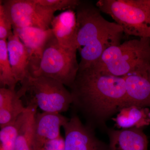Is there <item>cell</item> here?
Returning a JSON list of instances; mask_svg holds the SVG:
<instances>
[{"instance_id":"cell-9","label":"cell","mask_w":150,"mask_h":150,"mask_svg":"<svg viewBox=\"0 0 150 150\" xmlns=\"http://www.w3.org/2000/svg\"><path fill=\"white\" fill-rule=\"evenodd\" d=\"M30 55V73L32 75L38 69L43 50L48 40L53 35L51 28L43 30L35 27L13 28Z\"/></svg>"},{"instance_id":"cell-3","label":"cell","mask_w":150,"mask_h":150,"mask_svg":"<svg viewBox=\"0 0 150 150\" xmlns=\"http://www.w3.org/2000/svg\"><path fill=\"white\" fill-rule=\"evenodd\" d=\"M149 67L150 39L142 38L107 48L91 68L103 74L124 77Z\"/></svg>"},{"instance_id":"cell-12","label":"cell","mask_w":150,"mask_h":150,"mask_svg":"<svg viewBox=\"0 0 150 150\" xmlns=\"http://www.w3.org/2000/svg\"><path fill=\"white\" fill-rule=\"evenodd\" d=\"M51 26L54 36L61 46L77 51L76 12L68 10L54 16Z\"/></svg>"},{"instance_id":"cell-23","label":"cell","mask_w":150,"mask_h":150,"mask_svg":"<svg viewBox=\"0 0 150 150\" xmlns=\"http://www.w3.org/2000/svg\"><path fill=\"white\" fill-rule=\"evenodd\" d=\"M149 118H150V110L149 112Z\"/></svg>"},{"instance_id":"cell-21","label":"cell","mask_w":150,"mask_h":150,"mask_svg":"<svg viewBox=\"0 0 150 150\" xmlns=\"http://www.w3.org/2000/svg\"><path fill=\"white\" fill-rule=\"evenodd\" d=\"M13 24L2 4H0V40H7L13 33Z\"/></svg>"},{"instance_id":"cell-7","label":"cell","mask_w":150,"mask_h":150,"mask_svg":"<svg viewBox=\"0 0 150 150\" xmlns=\"http://www.w3.org/2000/svg\"><path fill=\"white\" fill-rule=\"evenodd\" d=\"M13 24V28L35 27L50 29L54 13L36 0L1 1Z\"/></svg>"},{"instance_id":"cell-17","label":"cell","mask_w":150,"mask_h":150,"mask_svg":"<svg viewBox=\"0 0 150 150\" xmlns=\"http://www.w3.org/2000/svg\"><path fill=\"white\" fill-rule=\"evenodd\" d=\"M29 107L27 116L19 131L15 150H35L34 140V120L37 108Z\"/></svg>"},{"instance_id":"cell-4","label":"cell","mask_w":150,"mask_h":150,"mask_svg":"<svg viewBox=\"0 0 150 150\" xmlns=\"http://www.w3.org/2000/svg\"><path fill=\"white\" fill-rule=\"evenodd\" d=\"M17 91L21 98H25L27 106L39 108L43 112H66L73 103L70 91L59 81L45 76L28 75L20 83Z\"/></svg>"},{"instance_id":"cell-20","label":"cell","mask_w":150,"mask_h":150,"mask_svg":"<svg viewBox=\"0 0 150 150\" xmlns=\"http://www.w3.org/2000/svg\"><path fill=\"white\" fill-rule=\"evenodd\" d=\"M37 1L55 12L64 10H76L81 1L79 0H36Z\"/></svg>"},{"instance_id":"cell-16","label":"cell","mask_w":150,"mask_h":150,"mask_svg":"<svg viewBox=\"0 0 150 150\" xmlns=\"http://www.w3.org/2000/svg\"><path fill=\"white\" fill-rule=\"evenodd\" d=\"M149 111L148 108L131 105L121 108L116 117L112 119L118 128L142 129L150 124Z\"/></svg>"},{"instance_id":"cell-6","label":"cell","mask_w":150,"mask_h":150,"mask_svg":"<svg viewBox=\"0 0 150 150\" xmlns=\"http://www.w3.org/2000/svg\"><path fill=\"white\" fill-rule=\"evenodd\" d=\"M76 52L62 47L53 35L46 43L38 69L30 75L52 78L70 88L79 69Z\"/></svg>"},{"instance_id":"cell-1","label":"cell","mask_w":150,"mask_h":150,"mask_svg":"<svg viewBox=\"0 0 150 150\" xmlns=\"http://www.w3.org/2000/svg\"><path fill=\"white\" fill-rule=\"evenodd\" d=\"M69 88L74 107L94 128L105 129L107 121L126 102L124 78L103 74L91 68L79 71Z\"/></svg>"},{"instance_id":"cell-15","label":"cell","mask_w":150,"mask_h":150,"mask_svg":"<svg viewBox=\"0 0 150 150\" xmlns=\"http://www.w3.org/2000/svg\"><path fill=\"white\" fill-rule=\"evenodd\" d=\"M28 110L16 90L0 88V127L9 124Z\"/></svg>"},{"instance_id":"cell-22","label":"cell","mask_w":150,"mask_h":150,"mask_svg":"<svg viewBox=\"0 0 150 150\" xmlns=\"http://www.w3.org/2000/svg\"><path fill=\"white\" fill-rule=\"evenodd\" d=\"M38 150H65L64 139L61 135L57 139L46 142Z\"/></svg>"},{"instance_id":"cell-10","label":"cell","mask_w":150,"mask_h":150,"mask_svg":"<svg viewBox=\"0 0 150 150\" xmlns=\"http://www.w3.org/2000/svg\"><path fill=\"white\" fill-rule=\"evenodd\" d=\"M126 91L124 107H150V67L124 77Z\"/></svg>"},{"instance_id":"cell-14","label":"cell","mask_w":150,"mask_h":150,"mask_svg":"<svg viewBox=\"0 0 150 150\" xmlns=\"http://www.w3.org/2000/svg\"><path fill=\"white\" fill-rule=\"evenodd\" d=\"M9 59L14 76L17 83H21L30 73V55L27 48L16 33L7 40Z\"/></svg>"},{"instance_id":"cell-13","label":"cell","mask_w":150,"mask_h":150,"mask_svg":"<svg viewBox=\"0 0 150 150\" xmlns=\"http://www.w3.org/2000/svg\"><path fill=\"white\" fill-rule=\"evenodd\" d=\"M109 150H148V139L142 129H108Z\"/></svg>"},{"instance_id":"cell-11","label":"cell","mask_w":150,"mask_h":150,"mask_svg":"<svg viewBox=\"0 0 150 150\" xmlns=\"http://www.w3.org/2000/svg\"><path fill=\"white\" fill-rule=\"evenodd\" d=\"M69 118L57 112H43L35 113L34 140L35 150H38L46 142L61 136L60 129Z\"/></svg>"},{"instance_id":"cell-5","label":"cell","mask_w":150,"mask_h":150,"mask_svg":"<svg viewBox=\"0 0 150 150\" xmlns=\"http://www.w3.org/2000/svg\"><path fill=\"white\" fill-rule=\"evenodd\" d=\"M96 6L120 25L124 34L150 39V0H99Z\"/></svg>"},{"instance_id":"cell-8","label":"cell","mask_w":150,"mask_h":150,"mask_svg":"<svg viewBox=\"0 0 150 150\" xmlns=\"http://www.w3.org/2000/svg\"><path fill=\"white\" fill-rule=\"evenodd\" d=\"M63 127L65 150H109V147L97 137L94 128L82 123L77 114H73Z\"/></svg>"},{"instance_id":"cell-2","label":"cell","mask_w":150,"mask_h":150,"mask_svg":"<svg viewBox=\"0 0 150 150\" xmlns=\"http://www.w3.org/2000/svg\"><path fill=\"white\" fill-rule=\"evenodd\" d=\"M100 11L86 1H81L76 9L77 44L81 56L79 71L92 67L107 48L121 43L123 28L105 19Z\"/></svg>"},{"instance_id":"cell-18","label":"cell","mask_w":150,"mask_h":150,"mask_svg":"<svg viewBox=\"0 0 150 150\" xmlns=\"http://www.w3.org/2000/svg\"><path fill=\"white\" fill-rule=\"evenodd\" d=\"M15 121L1 128L0 150H15L19 131L27 116L29 107Z\"/></svg>"},{"instance_id":"cell-19","label":"cell","mask_w":150,"mask_h":150,"mask_svg":"<svg viewBox=\"0 0 150 150\" xmlns=\"http://www.w3.org/2000/svg\"><path fill=\"white\" fill-rule=\"evenodd\" d=\"M17 83L14 76L8 51L7 40H0V86L15 90Z\"/></svg>"}]
</instances>
